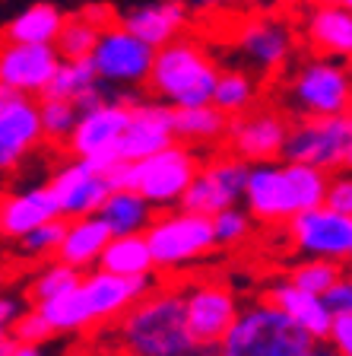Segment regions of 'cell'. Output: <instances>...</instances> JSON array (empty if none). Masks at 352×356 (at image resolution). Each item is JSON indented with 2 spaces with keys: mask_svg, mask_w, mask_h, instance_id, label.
Here are the masks:
<instances>
[{
  "mask_svg": "<svg viewBox=\"0 0 352 356\" xmlns=\"http://www.w3.org/2000/svg\"><path fill=\"white\" fill-rule=\"evenodd\" d=\"M96 86H99V76H96V70H92V64H89V58L86 60H58V67H54V74L42 96L67 99V102L76 105Z\"/></svg>",
  "mask_w": 352,
  "mask_h": 356,
  "instance_id": "obj_31",
  "label": "cell"
},
{
  "mask_svg": "<svg viewBox=\"0 0 352 356\" xmlns=\"http://www.w3.org/2000/svg\"><path fill=\"white\" fill-rule=\"evenodd\" d=\"M315 347L305 331L270 302L238 309L232 327L216 347V356H308Z\"/></svg>",
  "mask_w": 352,
  "mask_h": 356,
  "instance_id": "obj_5",
  "label": "cell"
},
{
  "mask_svg": "<svg viewBox=\"0 0 352 356\" xmlns=\"http://www.w3.org/2000/svg\"><path fill=\"white\" fill-rule=\"evenodd\" d=\"M283 3H305V0H283Z\"/></svg>",
  "mask_w": 352,
  "mask_h": 356,
  "instance_id": "obj_50",
  "label": "cell"
},
{
  "mask_svg": "<svg viewBox=\"0 0 352 356\" xmlns=\"http://www.w3.org/2000/svg\"><path fill=\"white\" fill-rule=\"evenodd\" d=\"M216 74L219 67L206 54L203 44L178 35L175 42L156 48L146 86L169 108H194V105H210Z\"/></svg>",
  "mask_w": 352,
  "mask_h": 356,
  "instance_id": "obj_3",
  "label": "cell"
},
{
  "mask_svg": "<svg viewBox=\"0 0 352 356\" xmlns=\"http://www.w3.org/2000/svg\"><path fill=\"white\" fill-rule=\"evenodd\" d=\"M3 242H7V238H3V232H0V245H3Z\"/></svg>",
  "mask_w": 352,
  "mask_h": 356,
  "instance_id": "obj_51",
  "label": "cell"
},
{
  "mask_svg": "<svg viewBox=\"0 0 352 356\" xmlns=\"http://www.w3.org/2000/svg\"><path fill=\"white\" fill-rule=\"evenodd\" d=\"M324 207H330V210H337V213L352 216V178H349V172H333V175L327 178Z\"/></svg>",
  "mask_w": 352,
  "mask_h": 356,
  "instance_id": "obj_39",
  "label": "cell"
},
{
  "mask_svg": "<svg viewBox=\"0 0 352 356\" xmlns=\"http://www.w3.org/2000/svg\"><path fill=\"white\" fill-rule=\"evenodd\" d=\"M286 134H289L286 115H279L273 108H248L242 115L228 118L222 143L228 147V153L238 156L248 165L276 163L283 156Z\"/></svg>",
  "mask_w": 352,
  "mask_h": 356,
  "instance_id": "obj_12",
  "label": "cell"
},
{
  "mask_svg": "<svg viewBox=\"0 0 352 356\" xmlns=\"http://www.w3.org/2000/svg\"><path fill=\"white\" fill-rule=\"evenodd\" d=\"M305 38L315 44L324 58L346 60L352 54V13L343 7L317 3L305 16Z\"/></svg>",
  "mask_w": 352,
  "mask_h": 356,
  "instance_id": "obj_25",
  "label": "cell"
},
{
  "mask_svg": "<svg viewBox=\"0 0 352 356\" xmlns=\"http://www.w3.org/2000/svg\"><path fill=\"white\" fill-rule=\"evenodd\" d=\"M96 38H99V29L96 26H89L80 13L76 16H64L60 22V32L54 38V51H58L60 60H86L96 48Z\"/></svg>",
  "mask_w": 352,
  "mask_h": 356,
  "instance_id": "obj_32",
  "label": "cell"
},
{
  "mask_svg": "<svg viewBox=\"0 0 352 356\" xmlns=\"http://www.w3.org/2000/svg\"><path fill=\"white\" fill-rule=\"evenodd\" d=\"M140 102V96H111L96 108L80 111L74 134L67 137V147L76 159H89V156L102 153V149H115L121 134H124L127 121H131V108Z\"/></svg>",
  "mask_w": 352,
  "mask_h": 356,
  "instance_id": "obj_14",
  "label": "cell"
},
{
  "mask_svg": "<svg viewBox=\"0 0 352 356\" xmlns=\"http://www.w3.org/2000/svg\"><path fill=\"white\" fill-rule=\"evenodd\" d=\"M58 200L48 185H32L22 191L0 194V232L3 238H19L42 222L58 220Z\"/></svg>",
  "mask_w": 352,
  "mask_h": 356,
  "instance_id": "obj_22",
  "label": "cell"
},
{
  "mask_svg": "<svg viewBox=\"0 0 352 356\" xmlns=\"http://www.w3.org/2000/svg\"><path fill=\"white\" fill-rule=\"evenodd\" d=\"M156 270H181L187 264H197L216 248L210 216L191 213V210L171 207L153 216V222L143 232Z\"/></svg>",
  "mask_w": 352,
  "mask_h": 356,
  "instance_id": "obj_6",
  "label": "cell"
},
{
  "mask_svg": "<svg viewBox=\"0 0 352 356\" xmlns=\"http://www.w3.org/2000/svg\"><path fill=\"white\" fill-rule=\"evenodd\" d=\"M343 277V264L340 261H327V258H305L292 274L286 277L295 289L311 293V296H324L333 283Z\"/></svg>",
  "mask_w": 352,
  "mask_h": 356,
  "instance_id": "obj_34",
  "label": "cell"
},
{
  "mask_svg": "<svg viewBox=\"0 0 352 356\" xmlns=\"http://www.w3.org/2000/svg\"><path fill=\"white\" fill-rule=\"evenodd\" d=\"M48 191L58 200V213L60 220H76V216H92L102 200L108 197L111 185L108 178L99 175L96 169H89L83 159L60 165L48 181Z\"/></svg>",
  "mask_w": 352,
  "mask_h": 356,
  "instance_id": "obj_18",
  "label": "cell"
},
{
  "mask_svg": "<svg viewBox=\"0 0 352 356\" xmlns=\"http://www.w3.org/2000/svg\"><path fill=\"white\" fill-rule=\"evenodd\" d=\"M184 22H187V10L181 0H149V3H137L127 10L117 26H124L133 38H140L156 51L181 35Z\"/></svg>",
  "mask_w": 352,
  "mask_h": 356,
  "instance_id": "obj_21",
  "label": "cell"
},
{
  "mask_svg": "<svg viewBox=\"0 0 352 356\" xmlns=\"http://www.w3.org/2000/svg\"><path fill=\"white\" fill-rule=\"evenodd\" d=\"M10 334H13V343H32V347H42L54 337V327L44 321V315L38 309L32 312H19L16 321L10 325Z\"/></svg>",
  "mask_w": 352,
  "mask_h": 356,
  "instance_id": "obj_38",
  "label": "cell"
},
{
  "mask_svg": "<svg viewBox=\"0 0 352 356\" xmlns=\"http://www.w3.org/2000/svg\"><path fill=\"white\" fill-rule=\"evenodd\" d=\"M317 3H327V7H343V10L352 7V0H317Z\"/></svg>",
  "mask_w": 352,
  "mask_h": 356,
  "instance_id": "obj_47",
  "label": "cell"
},
{
  "mask_svg": "<svg viewBox=\"0 0 352 356\" xmlns=\"http://www.w3.org/2000/svg\"><path fill=\"white\" fill-rule=\"evenodd\" d=\"M80 270L76 267H70V264H64V261H48V264L38 270L35 277H32V283H29V293H32V302L35 305H42V302H48V299H54V296H60V293H67V289H74L76 283H80Z\"/></svg>",
  "mask_w": 352,
  "mask_h": 356,
  "instance_id": "obj_35",
  "label": "cell"
},
{
  "mask_svg": "<svg viewBox=\"0 0 352 356\" xmlns=\"http://www.w3.org/2000/svg\"><path fill=\"white\" fill-rule=\"evenodd\" d=\"M283 159L299 165H311L327 175L346 172L352 163V121L349 115L333 118H299L289 124Z\"/></svg>",
  "mask_w": 352,
  "mask_h": 356,
  "instance_id": "obj_7",
  "label": "cell"
},
{
  "mask_svg": "<svg viewBox=\"0 0 352 356\" xmlns=\"http://www.w3.org/2000/svg\"><path fill=\"white\" fill-rule=\"evenodd\" d=\"M117 321L124 356H216V347H197L191 341L181 296L171 289H149Z\"/></svg>",
  "mask_w": 352,
  "mask_h": 356,
  "instance_id": "obj_1",
  "label": "cell"
},
{
  "mask_svg": "<svg viewBox=\"0 0 352 356\" xmlns=\"http://www.w3.org/2000/svg\"><path fill=\"white\" fill-rule=\"evenodd\" d=\"M327 172L299 163H257L244 181V213L260 222H289L295 213L324 204Z\"/></svg>",
  "mask_w": 352,
  "mask_h": 356,
  "instance_id": "obj_2",
  "label": "cell"
},
{
  "mask_svg": "<svg viewBox=\"0 0 352 356\" xmlns=\"http://www.w3.org/2000/svg\"><path fill=\"white\" fill-rule=\"evenodd\" d=\"M153 48L133 38L124 26H105L99 29L89 64L102 86H143L153 67Z\"/></svg>",
  "mask_w": 352,
  "mask_h": 356,
  "instance_id": "obj_9",
  "label": "cell"
},
{
  "mask_svg": "<svg viewBox=\"0 0 352 356\" xmlns=\"http://www.w3.org/2000/svg\"><path fill=\"white\" fill-rule=\"evenodd\" d=\"M80 16L89 22V26H96V29H105L111 22V7H105V3H92V7L80 10Z\"/></svg>",
  "mask_w": 352,
  "mask_h": 356,
  "instance_id": "obj_42",
  "label": "cell"
},
{
  "mask_svg": "<svg viewBox=\"0 0 352 356\" xmlns=\"http://www.w3.org/2000/svg\"><path fill=\"white\" fill-rule=\"evenodd\" d=\"M352 83L346 64L333 58H315L301 64L289 86V105L301 118H333V115H349Z\"/></svg>",
  "mask_w": 352,
  "mask_h": 356,
  "instance_id": "obj_8",
  "label": "cell"
},
{
  "mask_svg": "<svg viewBox=\"0 0 352 356\" xmlns=\"http://www.w3.org/2000/svg\"><path fill=\"white\" fill-rule=\"evenodd\" d=\"M7 356H44V353H42V347H32V343H13V341H10Z\"/></svg>",
  "mask_w": 352,
  "mask_h": 356,
  "instance_id": "obj_44",
  "label": "cell"
},
{
  "mask_svg": "<svg viewBox=\"0 0 352 356\" xmlns=\"http://www.w3.org/2000/svg\"><path fill=\"white\" fill-rule=\"evenodd\" d=\"M248 169L251 165L242 163V159L232 153L216 156V159H210V163H203L197 169V175L191 178L187 191L178 200V207L191 210V213H200V216H213V213H219L222 207H232L244 194Z\"/></svg>",
  "mask_w": 352,
  "mask_h": 356,
  "instance_id": "obj_11",
  "label": "cell"
},
{
  "mask_svg": "<svg viewBox=\"0 0 352 356\" xmlns=\"http://www.w3.org/2000/svg\"><path fill=\"white\" fill-rule=\"evenodd\" d=\"M80 108L67 99H38V124H42V140L48 143H67V137L74 134Z\"/></svg>",
  "mask_w": 352,
  "mask_h": 356,
  "instance_id": "obj_33",
  "label": "cell"
},
{
  "mask_svg": "<svg viewBox=\"0 0 352 356\" xmlns=\"http://www.w3.org/2000/svg\"><path fill=\"white\" fill-rule=\"evenodd\" d=\"M295 38L289 22L273 19V16H260V19L244 22V29L238 32V54L248 60L251 67L264 70V74H276L286 67L292 58Z\"/></svg>",
  "mask_w": 352,
  "mask_h": 356,
  "instance_id": "obj_19",
  "label": "cell"
},
{
  "mask_svg": "<svg viewBox=\"0 0 352 356\" xmlns=\"http://www.w3.org/2000/svg\"><path fill=\"white\" fill-rule=\"evenodd\" d=\"M184 309V325L197 347H219L226 331L238 315V299L219 280H200L178 293Z\"/></svg>",
  "mask_w": 352,
  "mask_h": 356,
  "instance_id": "obj_10",
  "label": "cell"
},
{
  "mask_svg": "<svg viewBox=\"0 0 352 356\" xmlns=\"http://www.w3.org/2000/svg\"><path fill=\"white\" fill-rule=\"evenodd\" d=\"M267 302L276 305L289 321H292L299 331H305L315 343H324L327 337V327H330V309L324 305L321 296H311V293H301L295 289L289 280H276L267 289Z\"/></svg>",
  "mask_w": 352,
  "mask_h": 356,
  "instance_id": "obj_23",
  "label": "cell"
},
{
  "mask_svg": "<svg viewBox=\"0 0 352 356\" xmlns=\"http://www.w3.org/2000/svg\"><path fill=\"white\" fill-rule=\"evenodd\" d=\"M10 341V337H7V334H3V331H0V347H3V343H7Z\"/></svg>",
  "mask_w": 352,
  "mask_h": 356,
  "instance_id": "obj_48",
  "label": "cell"
},
{
  "mask_svg": "<svg viewBox=\"0 0 352 356\" xmlns=\"http://www.w3.org/2000/svg\"><path fill=\"white\" fill-rule=\"evenodd\" d=\"M96 216L105 222L108 236H143L146 226L153 222L156 210L137 191H124V188H111L108 197L102 200V207Z\"/></svg>",
  "mask_w": 352,
  "mask_h": 356,
  "instance_id": "obj_26",
  "label": "cell"
},
{
  "mask_svg": "<svg viewBox=\"0 0 352 356\" xmlns=\"http://www.w3.org/2000/svg\"><path fill=\"white\" fill-rule=\"evenodd\" d=\"M42 143L38 99L0 86V149L19 163Z\"/></svg>",
  "mask_w": 352,
  "mask_h": 356,
  "instance_id": "obj_20",
  "label": "cell"
},
{
  "mask_svg": "<svg viewBox=\"0 0 352 356\" xmlns=\"http://www.w3.org/2000/svg\"><path fill=\"white\" fill-rule=\"evenodd\" d=\"M13 159H10V156L7 153H3V149H0V172H10V169H13Z\"/></svg>",
  "mask_w": 352,
  "mask_h": 356,
  "instance_id": "obj_46",
  "label": "cell"
},
{
  "mask_svg": "<svg viewBox=\"0 0 352 356\" xmlns=\"http://www.w3.org/2000/svg\"><path fill=\"white\" fill-rule=\"evenodd\" d=\"M308 356H340V353H333L327 343H315V347L308 350Z\"/></svg>",
  "mask_w": 352,
  "mask_h": 356,
  "instance_id": "obj_45",
  "label": "cell"
},
{
  "mask_svg": "<svg viewBox=\"0 0 352 356\" xmlns=\"http://www.w3.org/2000/svg\"><path fill=\"white\" fill-rule=\"evenodd\" d=\"M7 347H10V341H7V343H3V347H0V356H7Z\"/></svg>",
  "mask_w": 352,
  "mask_h": 356,
  "instance_id": "obj_49",
  "label": "cell"
},
{
  "mask_svg": "<svg viewBox=\"0 0 352 356\" xmlns=\"http://www.w3.org/2000/svg\"><path fill=\"white\" fill-rule=\"evenodd\" d=\"M197 169L200 159L194 153V147L171 143V147L159 149V153L146 156L140 163H121L108 175V185L137 191L153 210H171L178 207V200L187 191Z\"/></svg>",
  "mask_w": 352,
  "mask_h": 356,
  "instance_id": "obj_4",
  "label": "cell"
},
{
  "mask_svg": "<svg viewBox=\"0 0 352 356\" xmlns=\"http://www.w3.org/2000/svg\"><path fill=\"white\" fill-rule=\"evenodd\" d=\"M324 343L340 356H352V312H333Z\"/></svg>",
  "mask_w": 352,
  "mask_h": 356,
  "instance_id": "obj_40",
  "label": "cell"
},
{
  "mask_svg": "<svg viewBox=\"0 0 352 356\" xmlns=\"http://www.w3.org/2000/svg\"><path fill=\"white\" fill-rule=\"evenodd\" d=\"M58 60L60 58L51 44L0 42V86L32 99L42 96Z\"/></svg>",
  "mask_w": 352,
  "mask_h": 356,
  "instance_id": "obj_16",
  "label": "cell"
},
{
  "mask_svg": "<svg viewBox=\"0 0 352 356\" xmlns=\"http://www.w3.org/2000/svg\"><path fill=\"white\" fill-rule=\"evenodd\" d=\"M289 236L305 258H327L346 264L352 254V216L321 204L295 213L289 220Z\"/></svg>",
  "mask_w": 352,
  "mask_h": 356,
  "instance_id": "obj_13",
  "label": "cell"
},
{
  "mask_svg": "<svg viewBox=\"0 0 352 356\" xmlns=\"http://www.w3.org/2000/svg\"><path fill=\"white\" fill-rule=\"evenodd\" d=\"M149 289H156L153 277H115L99 270V267H92L80 277V293L92 325L117 321L133 302L146 296Z\"/></svg>",
  "mask_w": 352,
  "mask_h": 356,
  "instance_id": "obj_15",
  "label": "cell"
},
{
  "mask_svg": "<svg viewBox=\"0 0 352 356\" xmlns=\"http://www.w3.org/2000/svg\"><path fill=\"white\" fill-rule=\"evenodd\" d=\"M254 99H257V83L251 74H244V70H219L216 74L210 105L216 111H222L226 118H235V115L254 108Z\"/></svg>",
  "mask_w": 352,
  "mask_h": 356,
  "instance_id": "obj_30",
  "label": "cell"
},
{
  "mask_svg": "<svg viewBox=\"0 0 352 356\" xmlns=\"http://www.w3.org/2000/svg\"><path fill=\"white\" fill-rule=\"evenodd\" d=\"M16 315H19V302L13 296H7V293H0V331L7 334L10 325L16 321Z\"/></svg>",
  "mask_w": 352,
  "mask_h": 356,
  "instance_id": "obj_43",
  "label": "cell"
},
{
  "mask_svg": "<svg viewBox=\"0 0 352 356\" xmlns=\"http://www.w3.org/2000/svg\"><path fill=\"white\" fill-rule=\"evenodd\" d=\"M108 238H111L108 229H105V222L99 220L96 213L64 220V238H60L54 258L76 267L80 274H86V270H92V267L99 264V254H102V248L108 245Z\"/></svg>",
  "mask_w": 352,
  "mask_h": 356,
  "instance_id": "obj_24",
  "label": "cell"
},
{
  "mask_svg": "<svg viewBox=\"0 0 352 356\" xmlns=\"http://www.w3.org/2000/svg\"><path fill=\"white\" fill-rule=\"evenodd\" d=\"M175 134H171V108L159 99H140L131 108V121H127L121 140H117V156L124 163H140L146 156L159 153V149L171 147Z\"/></svg>",
  "mask_w": 352,
  "mask_h": 356,
  "instance_id": "obj_17",
  "label": "cell"
},
{
  "mask_svg": "<svg viewBox=\"0 0 352 356\" xmlns=\"http://www.w3.org/2000/svg\"><path fill=\"white\" fill-rule=\"evenodd\" d=\"M60 22H64V13H60L54 3L42 0V3H32V7L19 10V13L7 22L3 42L54 44V38H58V32H60Z\"/></svg>",
  "mask_w": 352,
  "mask_h": 356,
  "instance_id": "obj_28",
  "label": "cell"
},
{
  "mask_svg": "<svg viewBox=\"0 0 352 356\" xmlns=\"http://www.w3.org/2000/svg\"><path fill=\"white\" fill-rule=\"evenodd\" d=\"M321 299H324V305L330 309V315L333 312H352V283H349V277L343 274Z\"/></svg>",
  "mask_w": 352,
  "mask_h": 356,
  "instance_id": "obj_41",
  "label": "cell"
},
{
  "mask_svg": "<svg viewBox=\"0 0 352 356\" xmlns=\"http://www.w3.org/2000/svg\"><path fill=\"white\" fill-rule=\"evenodd\" d=\"M210 226H213L216 245H242L251 236V216L238 204L222 207L219 213H213L210 216Z\"/></svg>",
  "mask_w": 352,
  "mask_h": 356,
  "instance_id": "obj_37",
  "label": "cell"
},
{
  "mask_svg": "<svg viewBox=\"0 0 352 356\" xmlns=\"http://www.w3.org/2000/svg\"><path fill=\"white\" fill-rule=\"evenodd\" d=\"M96 267L115 277H153L156 270L143 236H111Z\"/></svg>",
  "mask_w": 352,
  "mask_h": 356,
  "instance_id": "obj_29",
  "label": "cell"
},
{
  "mask_svg": "<svg viewBox=\"0 0 352 356\" xmlns=\"http://www.w3.org/2000/svg\"><path fill=\"white\" fill-rule=\"evenodd\" d=\"M64 238V220H51V222H42L35 229H29L26 236L16 238L19 245V254L26 261H44V258H54L58 254V245Z\"/></svg>",
  "mask_w": 352,
  "mask_h": 356,
  "instance_id": "obj_36",
  "label": "cell"
},
{
  "mask_svg": "<svg viewBox=\"0 0 352 356\" xmlns=\"http://www.w3.org/2000/svg\"><path fill=\"white\" fill-rule=\"evenodd\" d=\"M228 118L213 105H194V108H171V134L175 143L184 147H210L226 137Z\"/></svg>",
  "mask_w": 352,
  "mask_h": 356,
  "instance_id": "obj_27",
  "label": "cell"
}]
</instances>
